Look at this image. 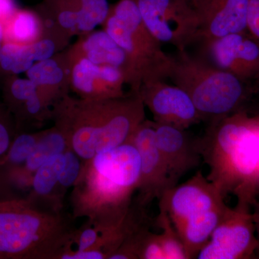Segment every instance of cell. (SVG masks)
<instances>
[{"mask_svg":"<svg viewBox=\"0 0 259 259\" xmlns=\"http://www.w3.org/2000/svg\"><path fill=\"white\" fill-rule=\"evenodd\" d=\"M141 176L139 151L131 142L82 163L70 195L75 220L87 218L100 235L119 228L131 208Z\"/></svg>","mask_w":259,"mask_h":259,"instance_id":"cell-1","label":"cell"},{"mask_svg":"<svg viewBox=\"0 0 259 259\" xmlns=\"http://www.w3.org/2000/svg\"><path fill=\"white\" fill-rule=\"evenodd\" d=\"M74 221L25 198L0 199V259H61L72 248Z\"/></svg>","mask_w":259,"mask_h":259,"instance_id":"cell-2","label":"cell"},{"mask_svg":"<svg viewBox=\"0 0 259 259\" xmlns=\"http://www.w3.org/2000/svg\"><path fill=\"white\" fill-rule=\"evenodd\" d=\"M207 178L223 195L242 194L245 185L259 177V119L236 112L209 124L199 138Z\"/></svg>","mask_w":259,"mask_h":259,"instance_id":"cell-3","label":"cell"},{"mask_svg":"<svg viewBox=\"0 0 259 259\" xmlns=\"http://www.w3.org/2000/svg\"><path fill=\"white\" fill-rule=\"evenodd\" d=\"M73 112L71 121L59 127L68 146L82 163L98 153L128 142L144 121L141 97L115 100Z\"/></svg>","mask_w":259,"mask_h":259,"instance_id":"cell-4","label":"cell"},{"mask_svg":"<svg viewBox=\"0 0 259 259\" xmlns=\"http://www.w3.org/2000/svg\"><path fill=\"white\" fill-rule=\"evenodd\" d=\"M224 196L200 171L180 185L168 189L158 199L185 246L187 259L197 258L225 215Z\"/></svg>","mask_w":259,"mask_h":259,"instance_id":"cell-5","label":"cell"},{"mask_svg":"<svg viewBox=\"0 0 259 259\" xmlns=\"http://www.w3.org/2000/svg\"><path fill=\"white\" fill-rule=\"evenodd\" d=\"M168 78L185 90L208 125L236 113L246 96L244 81L187 49L172 56Z\"/></svg>","mask_w":259,"mask_h":259,"instance_id":"cell-6","label":"cell"},{"mask_svg":"<svg viewBox=\"0 0 259 259\" xmlns=\"http://www.w3.org/2000/svg\"><path fill=\"white\" fill-rule=\"evenodd\" d=\"M143 21L161 44L185 50L195 44L198 19L186 0H137Z\"/></svg>","mask_w":259,"mask_h":259,"instance_id":"cell-7","label":"cell"},{"mask_svg":"<svg viewBox=\"0 0 259 259\" xmlns=\"http://www.w3.org/2000/svg\"><path fill=\"white\" fill-rule=\"evenodd\" d=\"M81 167V158L72 150L51 156L33 175L25 198L40 210L64 212L65 195L74 187Z\"/></svg>","mask_w":259,"mask_h":259,"instance_id":"cell-8","label":"cell"},{"mask_svg":"<svg viewBox=\"0 0 259 259\" xmlns=\"http://www.w3.org/2000/svg\"><path fill=\"white\" fill-rule=\"evenodd\" d=\"M199 57L244 82L259 78V41L246 32L200 40Z\"/></svg>","mask_w":259,"mask_h":259,"instance_id":"cell-9","label":"cell"},{"mask_svg":"<svg viewBox=\"0 0 259 259\" xmlns=\"http://www.w3.org/2000/svg\"><path fill=\"white\" fill-rule=\"evenodd\" d=\"M128 142L134 145L141 158L138 194L134 199L141 205L148 207L154 199L158 200L170 189L168 170L156 144L153 122L144 121Z\"/></svg>","mask_w":259,"mask_h":259,"instance_id":"cell-10","label":"cell"},{"mask_svg":"<svg viewBox=\"0 0 259 259\" xmlns=\"http://www.w3.org/2000/svg\"><path fill=\"white\" fill-rule=\"evenodd\" d=\"M145 83L140 97L152 112L155 122L188 129L202 122L193 102L180 87L164 79Z\"/></svg>","mask_w":259,"mask_h":259,"instance_id":"cell-11","label":"cell"},{"mask_svg":"<svg viewBox=\"0 0 259 259\" xmlns=\"http://www.w3.org/2000/svg\"><path fill=\"white\" fill-rule=\"evenodd\" d=\"M153 125L156 144L166 163L171 189L202 162L199 138L191 136L187 129L155 122Z\"/></svg>","mask_w":259,"mask_h":259,"instance_id":"cell-12","label":"cell"},{"mask_svg":"<svg viewBox=\"0 0 259 259\" xmlns=\"http://www.w3.org/2000/svg\"><path fill=\"white\" fill-rule=\"evenodd\" d=\"M250 0H200L194 5L198 19L197 41L248 31Z\"/></svg>","mask_w":259,"mask_h":259,"instance_id":"cell-13","label":"cell"},{"mask_svg":"<svg viewBox=\"0 0 259 259\" xmlns=\"http://www.w3.org/2000/svg\"><path fill=\"white\" fill-rule=\"evenodd\" d=\"M252 245L253 235L248 217L228 209L196 258H241L250 251Z\"/></svg>","mask_w":259,"mask_h":259,"instance_id":"cell-14","label":"cell"},{"mask_svg":"<svg viewBox=\"0 0 259 259\" xmlns=\"http://www.w3.org/2000/svg\"><path fill=\"white\" fill-rule=\"evenodd\" d=\"M69 148L66 138L60 130L44 133L23 166L8 176V185L28 191L37 170L51 156L64 153Z\"/></svg>","mask_w":259,"mask_h":259,"instance_id":"cell-15","label":"cell"},{"mask_svg":"<svg viewBox=\"0 0 259 259\" xmlns=\"http://www.w3.org/2000/svg\"><path fill=\"white\" fill-rule=\"evenodd\" d=\"M88 59L94 64L111 65L121 69L127 62L125 51L119 47L107 32H97L84 42Z\"/></svg>","mask_w":259,"mask_h":259,"instance_id":"cell-16","label":"cell"},{"mask_svg":"<svg viewBox=\"0 0 259 259\" xmlns=\"http://www.w3.org/2000/svg\"><path fill=\"white\" fill-rule=\"evenodd\" d=\"M33 62L30 46L8 42L3 44L0 49V66L5 71L21 74L28 71Z\"/></svg>","mask_w":259,"mask_h":259,"instance_id":"cell-17","label":"cell"},{"mask_svg":"<svg viewBox=\"0 0 259 259\" xmlns=\"http://www.w3.org/2000/svg\"><path fill=\"white\" fill-rule=\"evenodd\" d=\"M154 222L161 229L158 236L166 258L187 259L180 235L164 209L159 207V214Z\"/></svg>","mask_w":259,"mask_h":259,"instance_id":"cell-18","label":"cell"},{"mask_svg":"<svg viewBox=\"0 0 259 259\" xmlns=\"http://www.w3.org/2000/svg\"><path fill=\"white\" fill-rule=\"evenodd\" d=\"M107 0H81V8L78 11V27L83 31L93 30L109 15Z\"/></svg>","mask_w":259,"mask_h":259,"instance_id":"cell-19","label":"cell"},{"mask_svg":"<svg viewBox=\"0 0 259 259\" xmlns=\"http://www.w3.org/2000/svg\"><path fill=\"white\" fill-rule=\"evenodd\" d=\"M10 20H12L9 28L10 37L14 40L13 42L25 44L35 38L38 32V25L32 13L16 11Z\"/></svg>","mask_w":259,"mask_h":259,"instance_id":"cell-20","label":"cell"},{"mask_svg":"<svg viewBox=\"0 0 259 259\" xmlns=\"http://www.w3.org/2000/svg\"><path fill=\"white\" fill-rule=\"evenodd\" d=\"M28 79L38 85H53L60 82L64 77L62 70L51 59L40 61L27 71Z\"/></svg>","mask_w":259,"mask_h":259,"instance_id":"cell-21","label":"cell"},{"mask_svg":"<svg viewBox=\"0 0 259 259\" xmlns=\"http://www.w3.org/2000/svg\"><path fill=\"white\" fill-rule=\"evenodd\" d=\"M100 66L94 64L89 59H82L75 66L73 71V82L75 88L83 93L93 91V81L99 78Z\"/></svg>","mask_w":259,"mask_h":259,"instance_id":"cell-22","label":"cell"},{"mask_svg":"<svg viewBox=\"0 0 259 259\" xmlns=\"http://www.w3.org/2000/svg\"><path fill=\"white\" fill-rule=\"evenodd\" d=\"M139 259H166L157 233H148L141 245Z\"/></svg>","mask_w":259,"mask_h":259,"instance_id":"cell-23","label":"cell"},{"mask_svg":"<svg viewBox=\"0 0 259 259\" xmlns=\"http://www.w3.org/2000/svg\"><path fill=\"white\" fill-rule=\"evenodd\" d=\"M10 94L15 102L25 104L28 99L37 95V85L29 79H17L10 87Z\"/></svg>","mask_w":259,"mask_h":259,"instance_id":"cell-24","label":"cell"},{"mask_svg":"<svg viewBox=\"0 0 259 259\" xmlns=\"http://www.w3.org/2000/svg\"><path fill=\"white\" fill-rule=\"evenodd\" d=\"M16 135L13 132L4 112L0 109V157L8 151Z\"/></svg>","mask_w":259,"mask_h":259,"instance_id":"cell-25","label":"cell"},{"mask_svg":"<svg viewBox=\"0 0 259 259\" xmlns=\"http://www.w3.org/2000/svg\"><path fill=\"white\" fill-rule=\"evenodd\" d=\"M34 61H44L50 59L54 52L55 46L50 40H42L30 45Z\"/></svg>","mask_w":259,"mask_h":259,"instance_id":"cell-26","label":"cell"},{"mask_svg":"<svg viewBox=\"0 0 259 259\" xmlns=\"http://www.w3.org/2000/svg\"><path fill=\"white\" fill-rule=\"evenodd\" d=\"M248 31L259 41V0H250L248 15Z\"/></svg>","mask_w":259,"mask_h":259,"instance_id":"cell-27","label":"cell"},{"mask_svg":"<svg viewBox=\"0 0 259 259\" xmlns=\"http://www.w3.org/2000/svg\"><path fill=\"white\" fill-rule=\"evenodd\" d=\"M78 11L65 10L59 15V21L65 28H71L77 25Z\"/></svg>","mask_w":259,"mask_h":259,"instance_id":"cell-28","label":"cell"},{"mask_svg":"<svg viewBox=\"0 0 259 259\" xmlns=\"http://www.w3.org/2000/svg\"><path fill=\"white\" fill-rule=\"evenodd\" d=\"M16 11L13 0H0V21L10 20Z\"/></svg>","mask_w":259,"mask_h":259,"instance_id":"cell-29","label":"cell"},{"mask_svg":"<svg viewBox=\"0 0 259 259\" xmlns=\"http://www.w3.org/2000/svg\"><path fill=\"white\" fill-rule=\"evenodd\" d=\"M25 112L30 116L37 115L40 112L42 108V103L39 98L38 95H35L25 102L23 105Z\"/></svg>","mask_w":259,"mask_h":259,"instance_id":"cell-30","label":"cell"},{"mask_svg":"<svg viewBox=\"0 0 259 259\" xmlns=\"http://www.w3.org/2000/svg\"><path fill=\"white\" fill-rule=\"evenodd\" d=\"M4 29H3V25L0 21V49L3 45V40H4Z\"/></svg>","mask_w":259,"mask_h":259,"instance_id":"cell-31","label":"cell"},{"mask_svg":"<svg viewBox=\"0 0 259 259\" xmlns=\"http://www.w3.org/2000/svg\"><path fill=\"white\" fill-rule=\"evenodd\" d=\"M186 1L188 2L190 4L192 5V6L194 7V5L198 3L200 0H186Z\"/></svg>","mask_w":259,"mask_h":259,"instance_id":"cell-32","label":"cell"},{"mask_svg":"<svg viewBox=\"0 0 259 259\" xmlns=\"http://www.w3.org/2000/svg\"><path fill=\"white\" fill-rule=\"evenodd\" d=\"M257 81H258V82H259V78H258V79H257Z\"/></svg>","mask_w":259,"mask_h":259,"instance_id":"cell-33","label":"cell"}]
</instances>
